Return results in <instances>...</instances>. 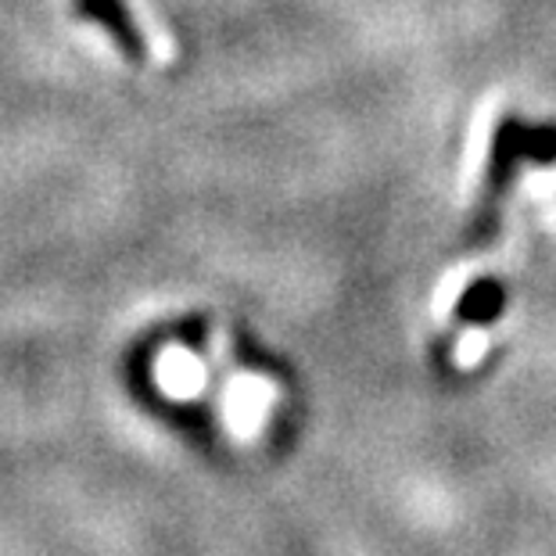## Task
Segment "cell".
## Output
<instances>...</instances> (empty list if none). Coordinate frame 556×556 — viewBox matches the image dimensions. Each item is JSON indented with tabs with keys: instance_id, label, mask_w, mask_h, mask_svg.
<instances>
[{
	"instance_id": "6da1fadb",
	"label": "cell",
	"mask_w": 556,
	"mask_h": 556,
	"mask_svg": "<svg viewBox=\"0 0 556 556\" xmlns=\"http://www.w3.org/2000/svg\"><path fill=\"white\" fill-rule=\"evenodd\" d=\"M520 159L553 162L556 159V129H525L520 123H503L492 144V165L484 176V219H495V201H500L506 180L514 176Z\"/></svg>"
},
{
	"instance_id": "3957f363",
	"label": "cell",
	"mask_w": 556,
	"mask_h": 556,
	"mask_svg": "<svg viewBox=\"0 0 556 556\" xmlns=\"http://www.w3.org/2000/svg\"><path fill=\"white\" fill-rule=\"evenodd\" d=\"M503 302H506V294L500 280H478V283H470L467 294L459 299L456 316L464 319V324H489V319L503 313Z\"/></svg>"
},
{
	"instance_id": "7a4b0ae2",
	"label": "cell",
	"mask_w": 556,
	"mask_h": 556,
	"mask_svg": "<svg viewBox=\"0 0 556 556\" xmlns=\"http://www.w3.org/2000/svg\"><path fill=\"white\" fill-rule=\"evenodd\" d=\"M76 11L83 18L98 22L101 29H109V37L129 62H144V37H140V29L134 26L123 0H76Z\"/></svg>"
}]
</instances>
